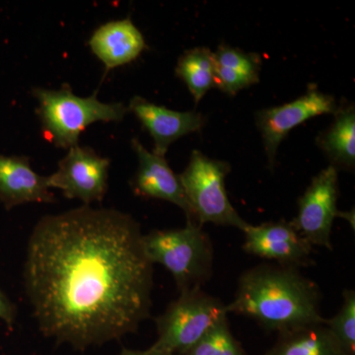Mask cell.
Here are the masks:
<instances>
[{
	"mask_svg": "<svg viewBox=\"0 0 355 355\" xmlns=\"http://www.w3.org/2000/svg\"><path fill=\"white\" fill-rule=\"evenodd\" d=\"M266 355H347L335 336L323 324H309L279 334Z\"/></svg>",
	"mask_w": 355,
	"mask_h": 355,
	"instance_id": "obj_17",
	"label": "cell"
},
{
	"mask_svg": "<svg viewBox=\"0 0 355 355\" xmlns=\"http://www.w3.org/2000/svg\"><path fill=\"white\" fill-rule=\"evenodd\" d=\"M321 292L298 268L263 263L243 272L227 313L251 318L266 330L279 334L323 324Z\"/></svg>",
	"mask_w": 355,
	"mask_h": 355,
	"instance_id": "obj_2",
	"label": "cell"
},
{
	"mask_svg": "<svg viewBox=\"0 0 355 355\" xmlns=\"http://www.w3.org/2000/svg\"><path fill=\"white\" fill-rule=\"evenodd\" d=\"M338 108L335 98L310 84L307 92L282 106L263 109L256 114V123L263 140L268 163L273 169L277 149L287 135L304 121L322 116L335 114Z\"/></svg>",
	"mask_w": 355,
	"mask_h": 355,
	"instance_id": "obj_9",
	"label": "cell"
},
{
	"mask_svg": "<svg viewBox=\"0 0 355 355\" xmlns=\"http://www.w3.org/2000/svg\"><path fill=\"white\" fill-rule=\"evenodd\" d=\"M229 172L228 163L193 150L190 162L179 175L191 207V219L198 225L214 223L243 231L249 224L243 220L229 200L225 188Z\"/></svg>",
	"mask_w": 355,
	"mask_h": 355,
	"instance_id": "obj_6",
	"label": "cell"
},
{
	"mask_svg": "<svg viewBox=\"0 0 355 355\" xmlns=\"http://www.w3.org/2000/svg\"><path fill=\"white\" fill-rule=\"evenodd\" d=\"M216 87L229 95L259 83L261 58L254 53L222 44L214 53Z\"/></svg>",
	"mask_w": 355,
	"mask_h": 355,
	"instance_id": "obj_15",
	"label": "cell"
},
{
	"mask_svg": "<svg viewBox=\"0 0 355 355\" xmlns=\"http://www.w3.org/2000/svg\"><path fill=\"white\" fill-rule=\"evenodd\" d=\"M183 355H246L229 328L228 318L214 326Z\"/></svg>",
	"mask_w": 355,
	"mask_h": 355,
	"instance_id": "obj_19",
	"label": "cell"
},
{
	"mask_svg": "<svg viewBox=\"0 0 355 355\" xmlns=\"http://www.w3.org/2000/svg\"><path fill=\"white\" fill-rule=\"evenodd\" d=\"M149 260L164 266L180 293L198 289L209 279L214 265V248L202 226L187 221L184 228L153 230L144 235Z\"/></svg>",
	"mask_w": 355,
	"mask_h": 355,
	"instance_id": "obj_4",
	"label": "cell"
},
{
	"mask_svg": "<svg viewBox=\"0 0 355 355\" xmlns=\"http://www.w3.org/2000/svg\"><path fill=\"white\" fill-rule=\"evenodd\" d=\"M342 307L331 319L324 320L340 347L347 355L355 354V292L345 289Z\"/></svg>",
	"mask_w": 355,
	"mask_h": 355,
	"instance_id": "obj_20",
	"label": "cell"
},
{
	"mask_svg": "<svg viewBox=\"0 0 355 355\" xmlns=\"http://www.w3.org/2000/svg\"><path fill=\"white\" fill-rule=\"evenodd\" d=\"M176 74L198 104L209 89L216 87L214 53L203 46L184 51L178 60Z\"/></svg>",
	"mask_w": 355,
	"mask_h": 355,
	"instance_id": "obj_18",
	"label": "cell"
},
{
	"mask_svg": "<svg viewBox=\"0 0 355 355\" xmlns=\"http://www.w3.org/2000/svg\"><path fill=\"white\" fill-rule=\"evenodd\" d=\"M38 102L37 114L44 137L58 148L78 146L79 137L89 125L99 121H121L128 113L123 103H104L97 93L90 97H79L69 84L60 89H33Z\"/></svg>",
	"mask_w": 355,
	"mask_h": 355,
	"instance_id": "obj_3",
	"label": "cell"
},
{
	"mask_svg": "<svg viewBox=\"0 0 355 355\" xmlns=\"http://www.w3.org/2000/svg\"><path fill=\"white\" fill-rule=\"evenodd\" d=\"M120 355H169L159 352L157 350L149 347L147 350H132L123 349L121 350Z\"/></svg>",
	"mask_w": 355,
	"mask_h": 355,
	"instance_id": "obj_22",
	"label": "cell"
},
{
	"mask_svg": "<svg viewBox=\"0 0 355 355\" xmlns=\"http://www.w3.org/2000/svg\"><path fill=\"white\" fill-rule=\"evenodd\" d=\"M139 166L132 180L135 193L140 197L171 202L183 210L187 221H193L188 200L178 175L171 169L165 156L147 150L137 139H132Z\"/></svg>",
	"mask_w": 355,
	"mask_h": 355,
	"instance_id": "obj_11",
	"label": "cell"
},
{
	"mask_svg": "<svg viewBox=\"0 0 355 355\" xmlns=\"http://www.w3.org/2000/svg\"><path fill=\"white\" fill-rule=\"evenodd\" d=\"M243 232L245 234L243 249L248 254L294 268L312 263V245L299 234L291 222L248 224Z\"/></svg>",
	"mask_w": 355,
	"mask_h": 355,
	"instance_id": "obj_10",
	"label": "cell"
},
{
	"mask_svg": "<svg viewBox=\"0 0 355 355\" xmlns=\"http://www.w3.org/2000/svg\"><path fill=\"white\" fill-rule=\"evenodd\" d=\"M144 235L128 214L89 205L40 219L24 284L44 336L84 350L137 331L153 305Z\"/></svg>",
	"mask_w": 355,
	"mask_h": 355,
	"instance_id": "obj_1",
	"label": "cell"
},
{
	"mask_svg": "<svg viewBox=\"0 0 355 355\" xmlns=\"http://www.w3.org/2000/svg\"><path fill=\"white\" fill-rule=\"evenodd\" d=\"M48 177L34 171L27 156L0 154V202L6 209L29 202L51 203Z\"/></svg>",
	"mask_w": 355,
	"mask_h": 355,
	"instance_id": "obj_13",
	"label": "cell"
},
{
	"mask_svg": "<svg viewBox=\"0 0 355 355\" xmlns=\"http://www.w3.org/2000/svg\"><path fill=\"white\" fill-rule=\"evenodd\" d=\"M88 46L109 70L130 64L144 53L146 42L130 18L109 21L93 32Z\"/></svg>",
	"mask_w": 355,
	"mask_h": 355,
	"instance_id": "obj_14",
	"label": "cell"
},
{
	"mask_svg": "<svg viewBox=\"0 0 355 355\" xmlns=\"http://www.w3.org/2000/svg\"><path fill=\"white\" fill-rule=\"evenodd\" d=\"M16 308L10 302L6 294L0 289V319L3 320L6 324H11L15 320Z\"/></svg>",
	"mask_w": 355,
	"mask_h": 355,
	"instance_id": "obj_21",
	"label": "cell"
},
{
	"mask_svg": "<svg viewBox=\"0 0 355 355\" xmlns=\"http://www.w3.org/2000/svg\"><path fill=\"white\" fill-rule=\"evenodd\" d=\"M335 120L328 130L320 133L317 142L331 166L336 170H354L355 165L354 107L338 106Z\"/></svg>",
	"mask_w": 355,
	"mask_h": 355,
	"instance_id": "obj_16",
	"label": "cell"
},
{
	"mask_svg": "<svg viewBox=\"0 0 355 355\" xmlns=\"http://www.w3.org/2000/svg\"><path fill=\"white\" fill-rule=\"evenodd\" d=\"M227 315L220 299L200 288L181 292L156 319L158 338L150 347L165 354L183 355Z\"/></svg>",
	"mask_w": 355,
	"mask_h": 355,
	"instance_id": "obj_5",
	"label": "cell"
},
{
	"mask_svg": "<svg viewBox=\"0 0 355 355\" xmlns=\"http://www.w3.org/2000/svg\"><path fill=\"white\" fill-rule=\"evenodd\" d=\"M153 139V153L165 156L168 148L184 135L197 132L205 125V118L197 112H178L135 96L128 106Z\"/></svg>",
	"mask_w": 355,
	"mask_h": 355,
	"instance_id": "obj_12",
	"label": "cell"
},
{
	"mask_svg": "<svg viewBox=\"0 0 355 355\" xmlns=\"http://www.w3.org/2000/svg\"><path fill=\"white\" fill-rule=\"evenodd\" d=\"M110 164L109 159L94 149L78 144L58 162L57 171L48 177L49 184L85 205L102 202L108 191Z\"/></svg>",
	"mask_w": 355,
	"mask_h": 355,
	"instance_id": "obj_8",
	"label": "cell"
},
{
	"mask_svg": "<svg viewBox=\"0 0 355 355\" xmlns=\"http://www.w3.org/2000/svg\"><path fill=\"white\" fill-rule=\"evenodd\" d=\"M338 195V170L330 165L313 178L299 198L298 214L291 223L312 246L333 250L331 229L340 212Z\"/></svg>",
	"mask_w": 355,
	"mask_h": 355,
	"instance_id": "obj_7",
	"label": "cell"
}]
</instances>
